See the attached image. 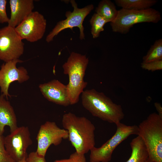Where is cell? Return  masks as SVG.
I'll list each match as a JSON object with an SVG mask.
<instances>
[{
    "label": "cell",
    "mask_w": 162,
    "mask_h": 162,
    "mask_svg": "<svg viewBox=\"0 0 162 162\" xmlns=\"http://www.w3.org/2000/svg\"><path fill=\"white\" fill-rule=\"evenodd\" d=\"M131 149V155L125 162H150L146 146L139 136L134 138L130 143Z\"/></svg>",
    "instance_id": "2e32d148"
},
{
    "label": "cell",
    "mask_w": 162,
    "mask_h": 162,
    "mask_svg": "<svg viewBox=\"0 0 162 162\" xmlns=\"http://www.w3.org/2000/svg\"><path fill=\"white\" fill-rule=\"evenodd\" d=\"M161 19L160 13L152 8L141 10L122 8L118 10L116 18L110 22V25L113 32L126 34L135 24L142 22L156 23Z\"/></svg>",
    "instance_id": "5b68a950"
},
{
    "label": "cell",
    "mask_w": 162,
    "mask_h": 162,
    "mask_svg": "<svg viewBox=\"0 0 162 162\" xmlns=\"http://www.w3.org/2000/svg\"><path fill=\"white\" fill-rule=\"evenodd\" d=\"M138 127L137 136L142 140L150 162H162V118L158 113L150 114Z\"/></svg>",
    "instance_id": "277c9868"
},
{
    "label": "cell",
    "mask_w": 162,
    "mask_h": 162,
    "mask_svg": "<svg viewBox=\"0 0 162 162\" xmlns=\"http://www.w3.org/2000/svg\"><path fill=\"white\" fill-rule=\"evenodd\" d=\"M27 162H46L45 157L38 154L36 152H32L28 155Z\"/></svg>",
    "instance_id": "d4e9b609"
},
{
    "label": "cell",
    "mask_w": 162,
    "mask_h": 162,
    "mask_svg": "<svg viewBox=\"0 0 162 162\" xmlns=\"http://www.w3.org/2000/svg\"><path fill=\"white\" fill-rule=\"evenodd\" d=\"M7 0H0V23H8L9 18L7 16L6 10Z\"/></svg>",
    "instance_id": "cb8c5ba5"
},
{
    "label": "cell",
    "mask_w": 162,
    "mask_h": 162,
    "mask_svg": "<svg viewBox=\"0 0 162 162\" xmlns=\"http://www.w3.org/2000/svg\"><path fill=\"white\" fill-rule=\"evenodd\" d=\"M156 0H115L116 5L122 8L141 10L149 8L156 4Z\"/></svg>",
    "instance_id": "ac0fdd59"
},
{
    "label": "cell",
    "mask_w": 162,
    "mask_h": 162,
    "mask_svg": "<svg viewBox=\"0 0 162 162\" xmlns=\"http://www.w3.org/2000/svg\"><path fill=\"white\" fill-rule=\"evenodd\" d=\"M14 28L8 26L0 29V59L5 62L19 59L23 54L24 43Z\"/></svg>",
    "instance_id": "9c48e42d"
},
{
    "label": "cell",
    "mask_w": 162,
    "mask_h": 162,
    "mask_svg": "<svg viewBox=\"0 0 162 162\" xmlns=\"http://www.w3.org/2000/svg\"><path fill=\"white\" fill-rule=\"evenodd\" d=\"M107 22V21L101 16L96 13L94 14L90 20L91 34L94 38L99 37L100 32L104 31V26Z\"/></svg>",
    "instance_id": "ffe728a7"
},
{
    "label": "cell",
    "mask_w": 162,
    "mask_h": 162,
    "mask_svg": "<svg viewBox=\"0 0 162 162\" xmlns=\"http://www.w3.org/2000/svg\"><path fill=\"white\" fill-rule=\"evenodd\" d=\"M39 87L43 96L49 101L64 106L70 105L67 85L58 80L40 84Z\"/></svg>",
    "instance_id": "4fadbf2b"
},
{
    "label": "cell",
    "mask_w": 162,
    "mask_h": 162,
    "mask_svg": "<svg viewBox=\"0 0 162 162\" xmlns=\"http://www.w3.org/2000/svg\"></svg>",
    "instance_id": "83f0119b"
},
{
    "label": "cell",
    "mask_w": 162,
    "mask_h": 162,
    "mask_svg": "<svg viewBox=\"0 0 162 162\" xmlns=\"http://www.w3.org/2000/svg\"><path fill=\"white\" fill-rule=\"evenodd\" d=\"M88 62L85 55L72 52L62 65L64 74L69 77L67 86L70 105L79 102L80 95L87 85L84 77Z\"/></svg>",
    "instance_id": "3957f363"
},
{
    "label": "cell",
    "mask_w": 162,
    "mask_h": 162,
    "mask_svg": "<svg viewBox=\"0 0 162 162\" xmlns=\"http://www.w3.org/2000/svg\"><path fill=\"white\" fill-rule=\"evenodd\" d=\"M117 129L113 135L98 148L95 146L90 151V162H109L116 147L132 135H137L138 126L127 125L120 122L116 125Z\"/></svg>",
    "instance_id": "8992f818"
},
{
    "label": "cell",
    "mask_w": 162,
    "mask_h": 162,
    "mask_svg": "<svg viewBox=\"0 0 162 162\" xmlns=\"http://www.w3.org/2000/svg\"><path fill=\"white\" fill-rule=\"evenodd\" d=\"M5 97L2 94L0 95V133L2 134L6 126L9 127L10 132L18 127L16 117L14 108Z\"/></svg>",
    "instance_id": "9a60e30c"
},
{
    "label": "cell",
    "mask_w": 162,
    "mask_h": 162,
    "mask_svg": "<svg viewBox=\"0 0 162 162\" xmlns=\"http://www.w3.org/2000/svg\"><path fill=\"white\" fill-rule=\"evenodd\" d=\"M10 16L8 26L15 28L33 11V0H10Z\"/></svg>",
    "instance_id": "5bb4252c"
},
{
    "label": "cell",
    "mask_w": 162,
    "mask_h": 162,
    "mask_svg": "<svg viewBox=\"0 0 162 162\" xmlns=\"http://www.w3.org/2000/svg\"><path fill=\"white\" fill-rule=\"evenodd\" d=\"M46 21L38 11H33L15 28L21 38L30 42L40 40L46 29Z\"/></svg>",
    "instance_id": "8fae6325"
},
{
    "label": "cell",
    "mask_w": 162,
    "mask_h": 162,
    "mask_svg": "<svg viewBox=\"0 0 162 162\" xmlns=\"http://www.w3.org/2000/svg\"><path fill=\"white\" fill-rule=\"evenodd\" d=\"M67 130L61 129L54 122L46 121L42 124L39 129L36 139L38 142L36 152L45 157L46 152L52 145H59L63 140L68 139Z\"/></svg>",
    "instance_id": "30bf717a"
},
{
    "label": "cell",
    "mask_w": 162,
    "mask_h": 162,
    "mask_svg": "<svg viewBox=\"0 0 162 162\" xmlns=\"http://www.w3.org/2000/svg\"><path fill=\"white\" fill-rule=\"evenodd\" d=\"M141 68L148 71H154L162 69V60L154 61L147 63L142 62Z\"/></svg>",
    "instance_id": "603a6c76"
},
{
    "label": "cell",
    "mask_w": 162,
    "mask_h": 162,
    "mask_svg": "<svg viewBox=\"0 0 162 162\" xmlns=\"http://www.w3.org/2000/svg\"><path fill=\"white\" fill-rule=\"evenodd\" d=\"M154 105L158 113V114L160 118H162V107L160 104L155 102L154 103Z\"/></svg>",
    "instance_id": "484cf974"
},
{
    "label": "cell",
    "mask_w": 162,
    "mask_h": 162,
    "mask_svg": "<svg viewBox=\"0 0 162 162\" xmlns=\"http://www.w3.org/2000/svg\"><path fill=\"white\" fill-rule=\"evenodd\" d=\"M4 137L3 134L0 133V162H15L6 150Z\"/></svg>",
    "instance_id": "44dd1931"
},
{
    "label": "cell",
    "mask_w": 162,
    "mask_h": 162,
    "mask_svg": "<svg viewBox=\"0 0 162 162\" xmlns=\"http://www.w3.org/2000/svg\"><path fill=\"white\" fill-rule=\"evenodd\" d=\"M17 162H27L26 158H24Z\"/></svg>",
    "instance_id": "4316f807"
},
{
    "label": "cell",
    "mask_w": 162,
    "mask_h": 162,
    "mask_svg": "<svg viewBox=\"0 0 162 162\" xmlns=\"http://www.w3.org/2000/svg\"><path fill=\"white\" fill-rule=\"evenodd\" d=\"M23 61L19 59L14 60L3 64L0 70V88L2 94L7 98L10 96L8 92L10 84L17 81L20 83L29 79L27 70L23 67L17 68V63Z\"/></svg>",
    "instance_id": "7c38bea8"
},
{
    "label": "cell",
    "mask_w": 162,
    "mask_h": 162,
    "mask_svg": "<svg viewBox=\"0 0 162 162\" xmlns=\"http://www.w3.org/2000/svg\"><path fill=\"white\" fill-rule=\"evenodd\" d=\"M96 13L104 18L108 22H113L118 14L114 4L110 0H102L95 10Z\"/></svg>",
    "instance_id": "e0dca14e"
},
{
    "label": "cell",
    "mask_w": 162,
    "mask_h": 162,
    "mask_svg": "<svg viewBox=\"0 0 162 162\" xmlns=\"http://www.w3.org/2000/svg\"><path fill=\"white\" fill-rule=\"evenodd\" d=\"M54 162H86V160L85 154L75 152L71 154L68 158L56 160Z\"/></svg>",
    "instance_id": "7402d4cb"
},
{
    "label": "cell",
    "mask_w": 162,
    "mask_h": 162,
    "mask_svg": "<svg viewBox=\"0 0 162 162\" xmlns=\"http://www.w3.org/2000/svg\"><path fill=\"white\" fill-rule=\"evenodd\" d=\"M70 2L73 8L72 12L67 11L65 13L66 19L59 21L54 27L46 36V40L47 43L52 41L54 38L61 31L66 29L77 27L80 31V38L84 39V28L83 23L84 19L94 8L92 4L88 5L82 8H78L75 0H70Z\"/></svg>",
    "instance_id": "52a82bcc"
},
{
    "label": "cell",
    "mask_w": 162,
    "mask_h": 162,
    "mask_svg": "<svg viewBox=\"0 0 162 162\" xmlns=\"http://www.w3.org/2000/svg\"><path fill=\"white\" fill-rule=\"evenodd\" d=\"M62 124L68 132L69 140L78 153L85 154L95 146V128L87 118L69 112L63 116Z\"/></svg>",
    "instance_id": "6da1fadb"
},
{
    "label": "cell",
    "mask_w": 162,
    "mask_h": 162,
    "mask_svg": "<svg viewBox=\"0 0 162 162\" xmlns=\"http://www.w3.org/2000/svg\"><path fill=\"white\" fill-rule=\"evenodd\" d=\"M83 106L92 115L116 125L121 122L124 114L121 105L114 103L104 93L94 89H86L81 94Z\"/></svg>",
    "instance_id": "7a4b0ae2"
},
{
    "label": "cell",
    "mask_w": 162,
    "mask_h": 162,
    "mask_svg": "<svg viewBox=\"0 0 162 162\" xmlns=\"http://www.w3.org/2000/svg\"><path fill=\"white\" fill-rule=\"evenodd\" d=\"M10 132L4 137L7 152L15 162L26 158L27 150L32 143L28 128L24 126L18 127Z\"/></svg>",
    "instance_id": "ba28073f"
},
{
    "label": "cell",
    "mask_w": 162,
    "mask_h": 162,
    "mask_svg": "<svg viewBox=\"0 0 162 162\" xmlns=\"http://www.w3.org/2000/svg\"><path fill=\"white\" fill-rule=\"evenodd\" d=\"M143 63L162 60V39L156 40L142 58Z\"/></svg>",
    "instance_id": "d6986e66"
}]
</instances>
